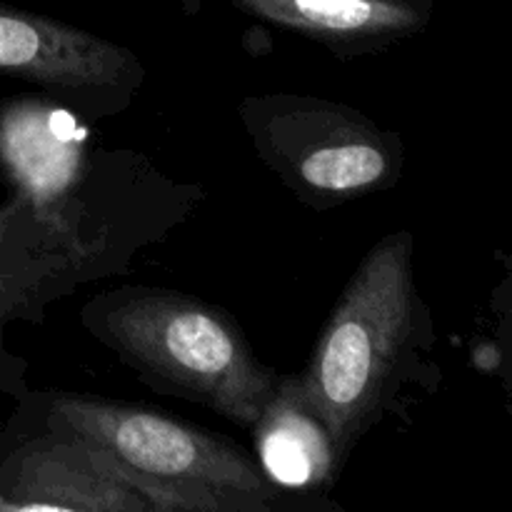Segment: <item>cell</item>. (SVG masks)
<instances>
[{
    "mask_svg": "<svg viewBox=\"0 0 512 512\" xmlns=\"http://www.w3.org/2000/svg\"><path fill=\"white\" fill-rule=\"evenodd\" d=\"M0 178L63 240L88 283L128 275L205 198L138 150L98 145L88 120L45 95L0 103Z\"/></svg>",
    "mask_w": 512,
    "mask_h": 512,
    "instance_id": "6da1fadb",
    "label": "cell"
},
{
    "mask_svg": "<svg viewBox=\"0 0 512 512\" xmlns=\"http://www.w3.org/2000/svg\"><path fill=\"white\" fill-rule=\"evenodd\" d=\"M438 333L415 283L410 230L383 235L365 253L320 333L303 373H295L333 438L338 460L385 418L410 423L408 410L438 393Z\"/></svg>",
    "mask_w": 512,
    "mask_h": 512,
    "instance_id": "7a4b0ae2",
    "label": "cell"
},
{
    "mask_svg": "<svg viewBox=\"0 0 512 512\" xmlns=\"http://www.w3.org/2000/svg\"><path fill=\"white\" fill-rule=\"evenodd\" d=\"M23 403L93 445L150 512H340L325 493L270 483L233 440L158 410L63 390H30Z\"/></svg>",
    "mask_w": 512,
    "mask_h": 512,
    "instance_id": "3957f363",
    "label": "cell"
},
{
    "mask_svg": "<svg viewBox=\"0 0 512 512\" xmlns=\"http://www.w3.org/2000/svg\"><path fill=\"white\" fill-rule=\"evenodd\" d=\"M93 340L158 393L253 428L280 373L255 355L228 310L183 290L118 285L80 308Z\"/></svg>",
    "mask_w": 512,
    "mask_h": 512,
    "instance_id": "277c9868",
    "label": "cell"
},
{
    "mask_svg": "<svg viewBox=\"0 0 512 512\" xmlns=\"http://www.w3.org/2000/svg\"><path fill=\"white\" fill-rule=\"evenodd\" d=\"M238 115L265 168L313 210L385 193L403 178V138L338 100L245 95Z\"/></svg>",
    "mask_w": 512,
    "mask_h": 512,
    "instance_id": "5b68a950",
    "label": "cell"
},
{
    "mask_svg": "<svg viewBox=\"0 0 512 512\" xmlns=\"http://www.w3.org/2000/svg\"><path fill=\"white\" fill-rule=\"evenodd\" d=\"M0 75L33 85L80 118L105 120L133 108L148 73L125 45L0 5Z\"/></svg>",
    "mask_w": 512,
    "mask_h": 512,
    "instance_id": "8992f818",
    "label": "cell"
},
{
    "mask_svg": "<svg viewBox=\"0 0 512 512\" xmlns=\"http://www.w3.org/2000/svg\"><path fill=\"white\" fill-rule=\"evenodd\" d=\"M0 512L150 510L93 445L20 400L0 430Z\"/></svg>",
    "mask_w": 512,
    "mask_h": 512,
    "instance_id": "52a82bcc",
    "label": "cell"
},
{
    "mask_svg": "<svg viewBox=\"0 0 512 512\" xmlns=\"http://www.w3.org/2000/svg\"><path fill=\"white\" fill-rule=\"evenodd\" d=\"M88 285L63 240L18 195L0 203V393L15 403L30 393L28 360L15 355L5 333L15 323H43L48 308Z\"/></svg>",
    "mask_w": 512,
    "mask_h": 512,
    "instance_id": "ba28073f",
    "label": "cell"
},
{
    "mask_svg": "<svg viewBox=\"0 0 512 512\" xmlns=\"http://www.w3.org/2000/svg\"><path fill=\"white\" fill-rule=\"evenodd\" d=\"M250 18L298 33L335 58L380 55L433 20L435 0H228Z\"/></svg>",
    "mask_w": 512,
    "mask_h": 512,
    "instance_id": "9c48e42d",
    "label": "cell"
},
{
    "mask_svg": "<svg viewBox=\"0 0 512 512\" xmlns=\"http://www.w3.org/2000/svg\"><path fill=\"white\" fill-rule=\"evenodd\" d=\"M255 460L270 483L300 495L328 493L343 463L333 438L300 393L295 375L280 373L273 395L253 423Z\"/></svg>",
    "mask_w": 512,
    "mask_h": 512,
    "instance_id": "30bf717a",
    "label": "cell"
},
{
    "mask_svg": "<svg viewBox=\"0 0 512 512\" xmlns=\"http://www.w3.org/2000/svg\"><path fill=\"white\" fill-rule=\"evenodd\" d=\"M205 0H183V10L185 15H198L200 8H203Z\"/></svg>",
    "mask_w": 512,
    "mask_h": 512,
    "instance_id": "8fae6325",
    "label": "cell"
}]
</instances>
